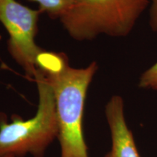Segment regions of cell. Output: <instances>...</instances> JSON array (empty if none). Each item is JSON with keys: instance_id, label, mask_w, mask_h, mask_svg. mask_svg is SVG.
<instances>
[{"instance_id": "obj_1", "label": "cell", "mask_w": 157, "mask_h": 157, "mask_svg": "<svg viewBox=\"0 0 157 157\" xmlns=\"http://www.w3.org/2000/svg\"><path fill=\"white\" fill-rule=\"evenodd\" d=\"M37 68L54 92L60 157H89L82 123L87 90L98 70V63L73 68L66 54L44 50L38 57Z\"/></svg>"}, {"instance_id": "obj_2", "label": "cell", "mask_w": 157, "mask_h": 157, "mask_svg": "<svg viewBox=\"0 0 157 157\" xmlns=\"http://www.w3.org/2000/svg\"><path fill=\"white\" fill-rule=\"evenodd\" d=\"M33 80L36 84L39 97L36 114L27 120L13 115L8 122L5 113H0V157L8 155L23 157L26 154L44 157L49 146L58 138L53 90L39 68Z\"/></svg>"}, {"instance_id": "obj_3", "label": "cell", "mask_w": 157, "mask_h": 157, "mask_svg": "<svg viewBox=\"0 0 157 157\" xmlns=\"http://www.w3.org/2000/svg\"><path fill=\"white\" fill-rule=\"evenodd\" d=\"M149 6V0H74L59 21L74 40L101 35L125 37Z\"/></svg>"}, {"instance_id": "obj_4", "label": "cell", "mask_w": 157, "mask_h": 157, "mask_svg": "<svg viewBox=\"0 0 157 157\" xmlns=\"http://www.w3.org/2000/svg\"><path fill=\"white\" fill-rule=\"evenodd\" d=\"M42 12L23 5L17 0H0V23L9 35L7 51L30 79L37 71V60L44 50L35 42Z\"/></svg>"}, {"instance_id": "obj_5", "label": "cell", "mask_w": 157, "mask_h": 157, "mask_svg": "<svg viewBox=\"0 0 157 157\" xmlns=\"http://www.w3.org/2000/svg\"><path fill=\"white\" fill-rule=\"evenodd\" d=\"M111 137V149L104 157H141L134 135L124 116V103L120 95H113L105 107Z\"/></svg>"}, {"instance_id": "obj_6", "label": "cell", "mask_w": 157, "mask_h": 157, "mask_svg": "<svg viewBox=\"0 0 157 157\" xmlns=\"http://www.w3.org/2000/svg\"><path fill=\"white\" fill-rule=\"evenodd\" d=\"M39 5L42 13H46L51 19L60 20L68 10L74 0H27Z\"/></svg>"}, {"instance_id": "obj_7", "label": "cell", "mask_w": 157, "mask_h": 157, "mask_svg": "<svg viewBox=\"0 0 157 157\" xmlns=\"http://www.w3.org/2000/svg\"><path fill=\"white\" fill-rule=\"evenodd\" d=\"M138 87L142 89L157 90V62L141 74Z\"/></svg>"}, {"instance_id": "obj_8", "label": "cell", "mask_w": 157, "mask_h": 157, "mask_svg": "<svg viewBox=\"0 0 157 157\" xmlns=\"http://www.w3.org/2000/svg\"><path fill=\"white\" fill-rule=\"evenodd\" d=\"M148 23L152 31L157 34V0H149Z\"/></svg>"}, {"instance_id": "obj_9", "label": "cell", "mask_w": 157, "mask_h": 157, "mask_svg": "<svg viewBox=\"0 0 157 157\" xmlns=\"http://www.w3.org/2000/svg\"><path fill=\"white\" fill-rule=\"evenodd\" d=\"M4 157H15L14 156H13V155H8V156H5Z\"/></svg>"}, {"instance_id": "obj_10", "label": "cell", "mask_w": 157, "mask_h": 157, "mask_svg": "<svg viewBox=\"0 0 157 157\" xmlns=\"http://www.w3.org/2000/svg\"><path fill=\"white\" fill-rule=\"evenodd\" d=\"M1 40H2V35L0 34V41H1Z\"/></svg>"}]
</instances>
